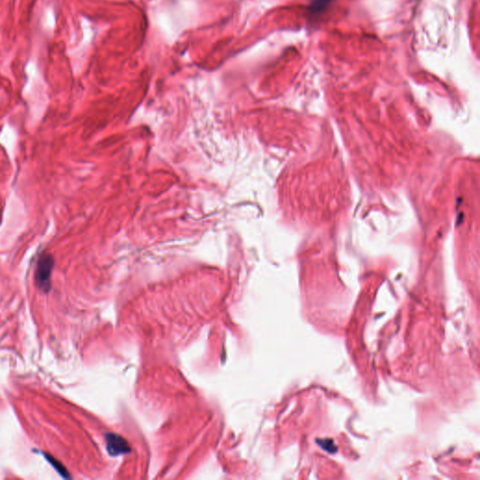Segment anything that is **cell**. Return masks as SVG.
<instances>
[{
  "label": "cell",
  "mask_w": 480,
  "mask_h": 480,
  "mask_svg": "<svg viewBox=\"0 0 480 480\" xmlns=\"http://www.w3.org/2000/svg\"><path fill=\"white\" fill-rule=\"evenodd\" d=\"M54 268V258L50 255L44 254L38 258L35 281L40 290L47 292L51 287V276Z\"/></svg>",
  "instance_id": "6da1fadb"
},
{
  "label": "cell",
  "mask_w": 480,
  "mask_h": 480,
  "mask_svg": "<svg viewBox=\"0 0 480 480\" xmlns=\"http://www.w3.org/2000/svg\"><path fill=\"white\" fill-rule=\"evenodd\" d=\"M106 442H107L108 452L113 456L123 454L126 451H129V449H130L127 442L119 435L107 434L106 435Z\"/></svg>",
  "instance_id": "7a4b0ae2"
},
{
  "label": "cell",
  "mask_w": 480,
  "mask_h": 480,
  "mask_svg": "<svg viewBox=\"0 0 480 480\" xmlns=\"http://www.w3.org/2000/svg\"><path fill=\"white\" fill-rule=\"evenodd\" d=\"M328 1L329 0H314L313 4L311 6V9L314 10V11H316V10H319V9H321L324 6V3L325 2H328Z\"/></svg>",
  "instance_id": "3957f363"
}]
</instances>
